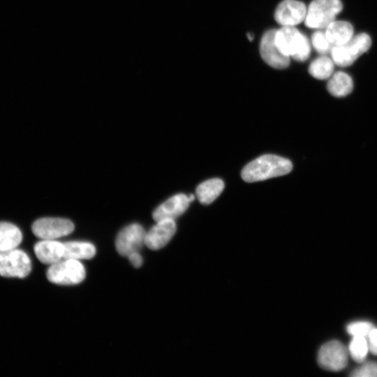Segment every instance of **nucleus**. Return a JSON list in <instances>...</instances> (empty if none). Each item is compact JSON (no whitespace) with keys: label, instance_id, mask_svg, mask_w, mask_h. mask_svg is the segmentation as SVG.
Instances as JSON below:
<instances>
[{"label":"nucleus","instance_id":"1","mask_svg":"<svg viewBox=\"0 0 377 377\" xmlns=\"http://www.w3.org/2000/svg\"><path fill=\"white\" fill-rule=\"evenodd\" d=\"M292 169L290 160L274 154H265L251 161L243 169L241 176L247 183H254L287 175Z\"/></svg>","mask_w":377,"mask_h":377},{"label":"nucleus","instance_id":"2","mask_svg":"<svg viewBox=\"0 0 377 377\" xmlns=\"http://www.w3.org/2000/svg\"><path fill=\"white\" fill-rule=\"evenodd\" d=\"M275 40L284 55L292 57L298 62H304L309 59L311 52L309 41L294 26H283L277 30Z\"/></svg>","mask_w":377,"mask_h":377},{"label":"nucleus","instance_id":"3","mask_svg":"<svg viewBox=\"0 0 377 377\" xmlns=\"http://www.w3.org/2000/svg\"><path fill=\"white\" fill-rule=\"evenodd\" d=\"M48 280L59 285H76L85 278L84 265L79 260L63 258L59 262L50 265L47 272Z\"/></svg>","mask_w":377,"mask_h":377},{"label":"nucleus","instance_id":"4","mask_svg":"<svg viewBox=\"0 0 377 377\" xmlns=\"http://www.w3.org/2000/svg\"><path fill=\"white\" fill-rule=\"evenodd\" d=\"M343 9L340 0H314L307 11L305 25L312 29L327 28Z\"/></svg>","mask_w":377,"mask_h":377},{"label":"nucleus","instance_id":"5","mask_svg":"<svg viewBox=\"0 0 377 377\" xmlns=\"http://www.w3.org/2000/svg\"><path fill=\"white\" fill-rule=\"evenodd\" d=\"M371 45V40L367 34H358L344 44L334 45L331 52L332 59L340 67H349L366 52Z\"/></svg>","mask_w":377,"mask_h":377},{"label":"nucleus","instance_id":"6","mask_svg":"<svg viewBox=\"0 0 377 377\" xmlns=\"http://www.w3.org/2000/svg\"><path fill=\"white\" fill-rule=\"evenodd\" d=\"M32 271L29 256L18 248L0 252V276L5 278H26Z\"/></svg>","mask_w":377,"mask_h":377},{"label":"nucleus","instance_id":"7","mask_svg":"<svg viewBox=\"0 0 377 377\" xmlns=\"http://www.w3.org/2000/svg\"><path fill=\"white\" fill-rule=\"evenodd\" d=\"M32 230L34 236L41 240H57L71 234L74 225L68 219L44 218L35 221Z\"/></svg>","mask_w":377,"mask_h":377},{"label":"nucleus","instance_id":"8","mask_svg":"<svg viewBox=\"0 0 377 377\" xmlns=\"http://www.w3.org/2000/svg\"><path fill=\"white\" fill-rule=\"evenodd\" d=\"M348 350L345 346L337 340L331 341L323 345L318 354L319 365L330 371H340L348 363Z\"/></svg>","mask_w":377,"mask_h":377},{"label":"nucleus","instance_id":"9","mask_svg":"<svg viewBox=\"0 0 377 377\" xmlns=\"http://www.w3.org/2000/svg\"><path fill=\"white\" fill-rule=\"evenodd\" d=\"M146 232L136 223L132 224L119 234L116 246L118 252L123 256H128L133 252H139L145 245Z\"/></svg>","mask_w":377,"mask_h":377},{"label":"nucleus","instance_id":"10","mask_svg":"<svg viewBox=\"0 0 377 377\" xmlns=\"http://www.w3.org/2000/svg\"><path fill=\"white\" fill-rule=\"evenodd\" d=\"M276 30L266 32L261 41L260 52L263 61L275 69L283 70L289 67L290 57L284 55L276 43Z\"/></svg>","mask_w":377,"mask_h":377},{"label":"nucleus","instance_id":"11","mask_svg":"<svg viewBox=\"0 0 377 377\" xmlns=\"http://www.w3.org/2000/svg\"><path fill=\"white\" fill-rule=\"evenodd\" d=\"M149 232H146L145 245L152 250H158L165 247L176 232V224L174 220H161L156 222Z\"/></svg>","mask_w":377,"mask_h":377},{"label":"nucleus","instance_id":"12","mask_svg":"<svg viewBox=\"0 0 377 377\" xmlns=\"http://www.w3.org/2000/svg\"><path fill=\"white\" fill-rule=\"evenodd\" d=\"M307 11L303 3L297 0H285L278 7L275 18L283 26H295L305 19Z\"/></svg>","mask_w":377,"mask_h":377},{"label":"nucleus","instance_id":"13","mask_svg":"<svg viewBox=\"0 0 377 377\" xmlns=\"http://www.w3.org/2000/svg\"><path fill=\"white\" fill-rule=\"evenodd\" d=\"M190 203L186 194L174 195L156 208L152 214L153 219L156 222L161 220L175 221L187 210Z\"/></svg>","mask_w":377,"mask_h":377},{"label":"nucleus","instance_id":"14","mask_svg":"<svg viewBox=\"0 0 377 377\" xmlns=\"http://www.w3.org/2000/svg\"><path fill=\"white\" fill-rule=\"evenodd\" d=\"M34 253L43 263L55 264L65 258V243L57 240H41L34 245Z\"/></svg>","mask_w":377,"mask_h":377},{"label":"nucleus","instance_id":"15","mask_svg":"<svg viewBox=\"0 0 377 377\" xmlns=\"http://www.w3.org/2000/svg\"><path fill=\"white\" fill-rule=\"evenodd\" d=\"M22 241L23 234L16 225L0 222V252L18 248Z\"/></svg>","mask_w":377,"mask_h":377},{"label":"nucleus","instance_id":"16","mask_svg":"<svg viewBox=\"0 0 377 377\" xmlns=\"http://www.w3.org/2000/svg\"><path fill=\"white\" fill-rule=\"evenodd\" d=\"M225 189L224 182L219 179L206 181L199 185L196 193L199 201L208 205L216 200Z\"/></svg>","mask_w":377,"mask_h":377},{"label":"nucleus","instance_id":"17","mask_svg":"<svg viewBox=\"0 0 377 377\" xmlns=\"http://www.w3.org/2000/svg\"><path fill=\"white\" fill-rule=\"evenodd\" d=\"M325 33L334 46L339 45L347 43L354 37V28L348 22L335 21L327 28Z\"/></svg>","mask_w":377,"mask_h":377},{"label":"nucleus","instance_id":"18","mask_svg":"<svg viewBox=\"0 0 377 377\" xmlns=\"http://www.w3.org/2000/svg\"><path fill=\"white\" fill-rule=\"evenodd\" d=\"M327 89L334 96L345 97L353 91L354 82L349 74L339 72L331 77Z\"/></svg>","mask_w":377,"mask_h":377},{"label":"nucleus","instance_id":"19","mask_svg":"<svg viewBox=\"0 0 377 377\" xmlns=\"http://www.w3.org/2000/svg\"><path fill=\"white\" fill-rule=\"evenodd\" d=\"M96 252L94 245L88 242L71 241L65 243V258L79 261L91 259Z\"/></svg>","mask_w":377,"mask_h":377},{"label":"nucleus","instance_id":"20","mask_svg":"<svg viewBox=\"0 0 377 377\" xmlns=\"http://www.w3.org/2000/svg\"><path fill=\"white\" fill-rule=\"evenodd\" d=\"M334 62L327 57L314 60L309 68V72L316 79L326 80L331 78L334 71Z\"/></svg>","mask_w":377,"mask_h":377},{"label":"nucleus","instance_id":"21","mask_svg":"<svg viewBox=\"0 0 377 377\" xmlns=\"http://www.w3.org/2000/svg\"><path fill=\"white\" fill-rule=\"evenodd\" d=\"M369 350L367 338L353 337L349 347V352L351 358L357 363H363L365 360Z\"/></svg>","mask_w":377,"mask_h":377},{"label":"nucleus","instance_id":"22","mask_svg":"<svg viewBox=\"0 0 377 377\" xmlns=\"http://www.w3.org/2000/svg\"><path fill=\"white\" fill-rule=\"evenodd\" d=\"M312 42L316 50L323 55H326L332 52L334 48V45L329 41L326 33L321 31H317L313 34Z\"/></svg>","mask_w":377,"mask_h":377},{"label":"nucleus","instance_id":"23","mask_svg":"<svg viewBox=\"0 0 377 377\" xmlns=\"http://www.w3.org/2000/svg\"><path fill=\"white\" fill-rule=\"evenodd\" d=\"M374 328L373 325L369 322L358 321L348 325L347 330L348 334L353 337L367 338Z\"/></svg>","mask_w":377,"mask_h":377},{"label":"nucleus","instance_id":"24","mask_svg":"<svg viewBox=\"0 0 377 377\" xmlns=\"http://www.w3.org/2000/svg\"><path fill=\"white\" fill-rule=\"evenodd\" d=\"M353 377H377V363L367 362L354 369L350 374Z\"/></svg>","mask_w":377,"mask_h":377},{"label":"nucleus","instance_id":"25","mask_svg":"<svg viewBox=\"0 0 377 377\" xmlns=\"http://www.w3.org/2000/svg\"><path fill=\"white\" fill-rule=\"evenodd\" d=\"M369 350L374 355L377 356V329L374 328L367 337Z\"/></svg>","mask_w":377,"mask_h":377},{"label":"nucleus","instance_id":"26","mask_svg":"<svg viewBox=\"0 0 377 377\" xmlns=\"http://www.w3.org/2000/svg\"><path fill=\"white\" fill-rule=\"evenodd\" d=\"M128 257L134 267L138 268L142 265L143 261L141 255L139 253V252H133Z\"/></svg>","mask_w":377,"mask_h":377}]
</instances>
